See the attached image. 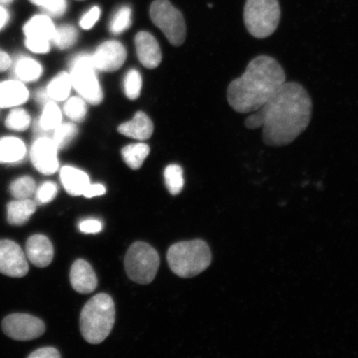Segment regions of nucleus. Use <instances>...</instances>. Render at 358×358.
<instances>
[{
	"label": "nucleus",
	"instance_id": "58836bf2",
	"mask_svg": "<svg viewBox=\"0 0 358 358\" xmlns=\"http://www.w3.org/2000/svg\"><path fill=\"white\" fill-rule=\"evenodd\" d=\"M106 194V187L100 183H95V185H90L85 190L83 196L87 199L94 198V196H101Z\"/></svg>",
	"mask_w": 358,
	"mask_h": 358
},
{
	"label": "nucleus",
	"instance_id": "37998d69",
	"mask_svg": "<svg viewBox=\"0 0 358 358\" xmlns=\"http://www.w3.org/2000/svg\"><path fill=\"white\" fill-rule=\"evenodd\" d=\"M29 1L34 3V6L42 8L47 3L48 0H29Z\"/></svg>",
	"mask_w": 358,
	"mask_h": 358
},
{
	"label": "nucleus",
	"instance_id": "2f4dec72",
	"mask_svg": "<svg viewBox=\"0 0 358 358\" xmlns=\"http://www.w3.org/2000/svg\"><path fill=\"white\" fill-rule=\"evenodd\" d=\"M64 113L73 122H80L87 115L86 102L83 98L74 96L67 100L64 105Z\"/></svg>",
	"mask_w": 358,
	"mask_h": 358
},
{
	"label": "nucleus",
	"instance_id": "c756f323",
	"mask_svg": "<svg viewBox=\"0 0 358 358\" xmlns=\"http://www.w3.org/2000/svg\"><path fill=\"white\" fill-rule=\"evenodd\" d=\"M78 132V129L74 124L62 123L53 131L52 138L58 150H62L73 141Z\"/></svg>",
	"mask_w": 358,
	"mask_h": 358
},
{
	"label": "nucleus",
	"instance_id": "4be33fe9",
	"mask_svg": "<svg viewBox=\"0 0 358 358\" xmlns=\"http://www.w3.org/2000/svg\"><path fill=\"white\" fill-rule=\"evenodd\" d=\"M13 71L17 78L24 83H34L42 77L43 69L41 64L29 56L17 58Z\"/></svg>",
	"mask_w": 358,
	"mask_h": 358
},
{
	"label": "nucleus",
	"instance_id": "4468645a",
	"mask_svg": "<svg viewBox=\"0 0 358 358\" xmlns=\"http://www.w3.org/2000/svg\"><path fill=\"white\" fill-rule=\"evenodd\" d=\"M27 257L35 266L47 267L52 262L55 250L47 236L34 235L30 236L26 243Z\"/></svg>",
	"mask_w": 358,
	"mask_h": 358
},
{
	"label": "nucleus",
	"instance_id": "f3484780",
	"mask_svg": "<svg viewBox=\"0 0 358 358\" xmlns=\"http://www.w3.org/2000/svg\"><path fill=\"white\" fill-rule=\"evenodd\" d=\"M70 280L73 288L80 294H90L96 289L98 284L95 271L90 264L79 259L71 266Z\"/></svg>",
	"mask_w": 358,
	"mask_h": 358
},
{
	"label": "nucleus",
	"instance_id": "c03bdc74",
	"mask_svg": "<svg viewBox=\"0 0 358 358\" xmlns=\"http://www.w3.org/2000/svg\"><path fill=\"white\" fill-rule=\"evenodd\" d=\"M12 1H13V0H0V3H8Z\"/></svg>",
	"mask_w": 358,
	"mask_h": 358
},
{
	"label": "nucleus",
	"instance_id": "2eb2a0df",
	"mask_svg": "<svg viewBox=\"0 0 358 358\" xmlns=\"http://www.w3.org/2000/svg\"><path fill=\"white\" fill-rule=\"evenodd\" d=\"M136 52L138 60L147 69H155L162 59L160 47L153 35L140 32L136 36Z\"/></svg>",
	"mask_w": 358,
	"mask_h": 358
},
{
	"label": "nucleus",
	"instance_id": "6e6552de",
	"mask_svg": "<svg viewBox=\"0 0 358 358\" xmlns=\"http://www.w3.org/2000/svg\"><path fill=\"white\" fill-rule=\"evenodd\" d=\"M150 15L152 22L162 31L170 43L180 46L185 42V17L169 0H155L151 4Z\"/></svg>",
	"mask_w": 358,
	"mask_h": 358
},
{
	"label": "nucleus",
	"instance_id": "79ce46f5",
	"mask_svg": "<svg viewBox=\"0 0 358 358\" xmlns=\"http://www.w3.org/2000/svg\"><path fill=\"white\" fill-rule=\"evenodd\" d=\"M35 99L42 105H44L45 103H47L49 101H52L48 95L46 89H41L39 90L38 92H36Z\"/></svg>",
	"mask_w": 358,
	"mask_h": 358
},
{
	"label": "nucleus",
	"instance_id": "c9c22d12",
	"mask_svg": "<svg viewBox=\"0 0 358 358\" xmlns=\"http://www.w3.org/2000/svg\"><path fill=\"white\" fill-rule=\"evenodd\" d=\"M101 16V10L99 7L95 6L91 8L87 13H85L80 21V25L83 29H91Z\"/></svg>",
	"mask_w": 358,
	"mask_h": 358
},
{
	"label": "nucleus",
	"instance_id": "c85d7f7f",
	"mask_svg": "<svg viewBox=\"0 0 358 358\" xmlns=\"http://www.w3.org/2000/svg\"><path fill=\"white\" fill-rule=\"evenodd\" d=\"M164 178L170 194L172 195L180 194L185 186V178H183L182 169L179 165H169L165 169Z\"/></svg>",
	"mask_w": 358,
	"mask_h": 358
},
{
	"label": "nucleus",
	"instance_id": "ddd939ff",
	"mask_svg": "<svg viewBox=\"0 0 358 358\" xmlns=\"http://www.w3.org/2000/svg\"><path fill=\"white\" fill-rule=\"evenodd\" d=\"M127 58V51L117 41H107L97 48L92 55L96 69L102 71H114L120 69Z\"/></svg>",
	"mask_w": 358,
	"mask_h": 358
},
{
	"label": "nucleus",
	"instance_id": "f704fd0d",
	"mask_svg": "<svg viewBox=\"0 0 358 358\" xmlns=\"http://www.w3.org/2000/svg\"><path fill=\"white\" fill-rule=\"evenodd\" d=\"M41 8L45 15L50 17H59L66 13L67 2L66 0H48Z\"/></svg>",
	"mask_w": 358,
	"mask_h": 358
},
{
	"label": "nucleus",
	"instance_id": "a878e982",
	"mask_svg": "<svg viewBox=\"0 0 358 358\" xmlns=\"http://www.w3.org/2000/svg\"><path fill=\"white\" fill-rule=\"evenodd\" d=\"M37 185L32 177L25 176L17 178L11 182L10 192L13 199H30L35 194Z\"/></svg>",
	"mask_w": 358,
	"mask_h": 358
},
{
	"label": "nucleus",
	"instance_id": "e433bc0d",
	"mask_svg": "<svg viewBox=\"0 0 358 358\" xmlns=\"http://www.w3.org/2000/svg\"><path fill=\"white\" fill-rule=\"evenodd\" d=\"M79 229L83 234H96L102 230V223L96 219H88L79 224Z\"/></svg>",
	"mask_w": 358,
	"mask_h": 358
},
{
	"label": "nucleus",
	"instance_id": "ea45409f",
	"mask_svg": "<svg viewBox=\"0 0 358 358\" xmlns=\"http://www.w3.org/2000/svg\"><path fill=\"white\" fill-rule=\"evenodd\" d=\"M12 64L13 62L8 53L0 49V73L10 69Z\"/></svg>",
	"mask_w": 358,
	"mask_h": 358
},
{
	"label": "nucleus",
	"instance_id": "1a4fd4ad",
	"mask_svg": "<svg viewBox=\"0 0 358 358\" xmlns=\"http://www.w3.org/2000/svg\"><path fill=\"white\" fill-rule=\"evenodd\" d=\"M25 47L37 55H45L50 51L51 42L56 26L50 17L46 15H35L24 26Z\"/></svg>",
	"mask_w": 358,
	"mask_h": 358
},
{
	"label": "nucleus",
	"instance_id": "20e7f679",
	"mask_svg": "<svg viewBox=\"0 0 358 358\" xmlns=\"http://www.w3.org/2000/svg\"><path fill=\"white\" fill-rule=\"evenodd\" d=\"M170 268L182 278L201 274L212 262V253L205 241L194 240L174 244L168 250Z\"/></svg>",
	"mask_w": 358,
	"mask_h": 358
},
{
	"label": "nucleus",
	"instance_id": "a19ab883",
	"mask_svg": "<svg viewBox=\"0 0 358 358\" xmlns=\"http://www.w3.org/2000/svg\"><path fill=\"white\" fill-rule=\"evenodd\" d=\"M8 20H10V13L6 8L0 6V31L8 24Z\"/></svg>",
	"mask_w": 358,
	"mask_h": 358
},
{
	"label": "nucleus",
	"instance_id": "39448f33",
	"mask_svg": "<svg viewBox=\"0 0 358 358\" xmlns=\"http://www.w3.org/2000/svg\"><path fill=\"white\" fill-rule=\"evenodd\" d=\"M280 20L278 0H246L244 22L254 38L262 39L275 32Z\"/></svg>",
	"mask_w": 358,
	"mask_h": 358
},
{
	"label": "nucleus",
	"instance_id": "473e14b6",
	"mask_svg": "<svg viewBox=\"0 0 358 358\" xmlns=\"http://www.w3.org/2000/svg\"><path fill=\"white\" fill-rule=\"evenodd\" d=\"M142 78L136 69L129 70L124 80L125 95L129 100H136L141 95Z\"/></svg>",
	"mask_w": 358,
	"mask_h": 358
},
{
	"label": "nucleus",
	"instance_id": "72a5a7b5",
	"mask_svg": "<svg viewBox=\"0 0 358 358\" xmlns=\"http://www.w3.org/2000/svg\"><path fill=\"white\" fill-rule=\"evenodd\" d=\"M57 186L55 182L48 181L43 183L36 189V201L38 204H47L56 198Z\"/></svg>",
	"mask_w": 358,
	"mask_h": 358
},
{
	"label": "nucleus",
	"instance_id": "7ed1b4c3",
	"mask_svg": "<svg viewBox=\"0 0 358 358\" xmlns=\"http://www.w3.org/2000/svg\"><path fill=\"white\" fill-rule=\"evenodd\" d=\"M115 319L113 299L106 294H96L85 304L80 313V332L88 343H101L110 334Z\"/></svg>",
	"mask_w": 358,
	"mask_h": 358
},
{
	"label": "nucleus",
	"instance_id": "6ab92c4d",
	"mask_svg": "<svg viewBox=\"0 0 358 358\" xmlns=\"http://www.w3.org/2000/svg\"><path fill=\"white\" fill-rule=\"evenodd\" d=\"M118 131L124 136L144 141L151 137L154 125L149 116L138 111L131 122L120 124Z\"/></svg>",
	"mask_w": 358,
	"mask_h": 358
},
{
	"label": "nucleus",
	"instance_id": "0eeeda50",
	"mask_svg": "<svg viewBox=\"0 0 358 358\" xmlns=\"http://www.w3.org/2000/svg\"><path fill=\"white\" fill-rule=\"evenodd\" d=\"M70 76L71 83L83 99L92 105L103 100V92L96 74L92 56L80 55L71 61Z\"/></svg>",
	"mask_w": 358,
	"mask_h": 358
},
{
	"label": "nucleus",
	"instance_id": "7c9ffc66",
	"mask_svg": "<svg viewBox=\"0 0 358 358\" xmlns=\"http://www.w3.org/2000/svg\"><path fill=\"white\" fill-rule=\"evenodd\" d=\"M132 11L129 6H124L115 13L110 22V31L112 34H120L131 26Z\"/></svg>",
	"mask_w": 358,
	"mask_h": 358
},
{
	"label": "nucleus",
	"instance_id": "f257e3e1",
	"mask_svg": "<svg viewBox=\"0 0 358 358\" xmlns=\"http://www.w3.org/2000/svg\"><path fill=\"white\" fill-rule=\"evenodd\" d=\"M311 97L301 84L285 83L262 108L245 120L249 129L262 128V140L268 146L282 147L294 142L310 125Z\"/></svg>",
	"mask_w": 358,
	"mask_h": 358
},
{
	"label": "nucleus",
	"instance_id": "b1692460",
	"mask_svg": "<svg viewBox=\"0 0 358 358\" xmlns=\"http://www.w3.org/2000/svg\"><path fill=\"white\" fill-rule=\"evenodd\" d=\"M71 87L73 83L70 74L62 71L49 83L46 92L52 101H64L69 97Z\"/></svg>",
	"mask_w": 358,
	"mask_h": 358
},
{
	"label": "nucleus",
	"instance_id": "a211bd4d",
	"mask_svg": "<svg viewBox=\"0 0 358 358\" xmlns=\"http://www.w3.org/2000/svg\"><path fill=\"white\" fill-rule=\"evenodd\" d=\"M28 154L26 144L16 136L0 137V164H19Z\"/></svg>",
	"mask_w": 358,
	"mask_h": 358
},
{
	"label": "nucleus",
	"instance_id": "f8f14e48",
	"mask_svg": "<svg viewBox=\"0 0 358 358\" xmlns=\"http://www.w3.org/2000/svg\"><path fill=\"white\" fill-rule=\"evenodd\" d=\"M28 262L20 245L10 240H0V273L21 278L28 274Z\"/></svg>",
	"mask_w": 358,
	"mask_h": 358
},
{
	"label": "nucleus",
	"instance_id": "aec40b11",
	"mask_svg": "<svg viewBox=\"0 0 358 358\" xmlns=\"http://www.w3.org/2000/svg\"><path fill=\"white\" fill-rule=\"evenodd\" d=\"M60 178L67 194L71 196L83 195L85 190L91 183L87 173L71 166H64L61 169Z\"/></svg>",
	"mask_w": 358,
	"mask_h": 358
},
{
	"label": "nucleus",
	"instance_id": "4c0bfd02",
	"mask_svg": "<svg viewBox=\"0 0 358 358\" xmlns=\"http://www.w3.org/2000/svg\"><path fill=\"white\" fill-rule=\"evenodd\" d=\"M59 352L55 348H43L31 353L29 358H59Z\"/></svg>",
	"mask_w": 358,
	"mask_h": 358
},
{
	"label": "nucleus",
	"instance_id": "393cba45",
	"mask_svg": "<svg viewBox=\"0 0 358 358\" xmlns=\"http://www.w3.org/2000/svg\"><path fill=\"white\" fill-rule=\"evenodd\" d=\"M149 154L150 147L143 143L125 146L122 151L125 164L134 170L142 166Z\"/></svg>",
	"mask_w": 358,
	"mask_h": 358
},
{
	"label": "nucleus",
	"instance_id": "cd10ccee",
	"mask_svg": "<svg viewBox=\"0 0 358 358\" xmlns=\"http://www.w3.org/2000/svg\"><path fill=\"white\" fill-rule=\"evenodd\" d=\"M78 32L74 26L64 24L56 27L52 42L59 49L69 48L78 41Z\"/></svg>",
	"mask_w": 358,
	"mask_h": 358
},
{
	"label": "nucleus",
	"instance_id": "9b49d317",
	"mask_svg": "<svg viewBox=\"0 0 358 358\" xmlns=\"http://www.w3.org/2000/svg\"><path fill=\"white\" fill-rule=\"evenodd\" d=\"M58 148L52 138L42 136L35 140L29 151L31 162L39 173L52 176L59 169Z\"/></svg>",
	"mask_w": 358,
	"mask_h": 358
},
{
	"label": "nucleus",
	"instance_id": "9d476101",
	"mask_svg": "<svg viewBox=\"0 0 358 358\" xmlns=\"http://www.w3.org/2000/svg\"><path fill=\"white\" fill-rule=\"evenodd\" d=\"M2 329L8 337L17 341H30L42 336L46 327L43 321L26 313H13L2 322Z\"/></svg>",
	"mask_w": 358,
	"mask_h": 358
},
{
	"label": "nucleus",
	"instance_id": "bb28decb",
	"mask_svg": "<svg viewBox=\"0 0 358 358\" xmlns=\"http://www.w3.org/2000/svg\"><path fill=\"white\" fill-rule=\"evenodd\" d=\"M31 116L28 112L21 107L13 108L6 119V127L12 131L24 132L31 124Z\"/></svg>",
	"mask_w": 358,
	"mask_h": 358
},
{
	"label": "nucleus",
	"instance_id": "423d86ee",
	"mask_svg": "<svg viewBox=\"0 0 358 358\" xmlns=\"http://www.w3.org/2000/svg\"><path fill=\"white\" fill-rule=\"evenodd\" d=\"M159 262V254L155 248L149 244L138 241L128 250L124 259V268L133 281L147 285L155 280Z\"/></svg>",
	"mask_w": 358,
	"mask_h": 358
},
{
	"label": "nucleus",
	"instance_id": "dca6fc26",
	"mask_svg": "<svg viewBox=\"0 0 358 358\" xmlns=\"http://www.w3.org/2000/svg\"><path fill=\"white\" fill-rule=\"evenodd\" d=\"M30 93L24 83L7 80L0 83V108H15L29 101Z\"/></svg>",
	"mask_w": 358,
	"mask_h": 358
},
{
	"label": "nucleus",
	"instance_id": "5701e85b",
	"mask_svg": "<svg viewBox=\"0 0 358 358\" xmlns=\"http://www.w3.org/2000/svg\"><path fill=\"white\" fill-rule=\"evenodd\" d=\"M62 112L56 101L45 103L41 115L38 119V129L41 132H51L62 124Z\"/></svg>",
	"mask_w": 358,
	"mask_h": 358
},
{
	"label": "nucleus",
	"instance_id": "f03ea898",
	"mask_svg": "<svg viewBox=\"0 0 358 358\" xmlns=\"http://www.w3.org/2000/svg\"><path fill=\"white\" fill-rule=\"evenodd\" d=\"M285 82L283 67L275 58L257 56L249 62L244 73L228 86V103L241 114L257 111Z\"/></svg>",
	"mask_w": 358,
	"mask_h": 358
},
{
	"label": "nucleus",
	"instance_id": "412c9836",
	"mask_svg": "<svg viewBox=\"0 0 358 358\" xmlns=\"http://www.w3.org/2000/svg\"><path fill=\"white\" fill-rule=\"evenodd\" d=\"M37 208V201L31 199L13 200L7 205L8 222L13 226L24 225L33 216Z\"/></svg>",
	"mask_w": 358,
	"mask_h": 358
}]
</instances>
